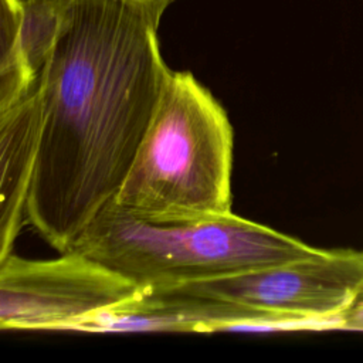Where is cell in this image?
<instances>
[{"label": "cell", "instance_id": "obj_4", "mask_svg": "<svg viewBox=\"0 0 363 363\" xmlns=\"http://www.w3.org/2000/svg\"><path fill=\"white\" fill-rule=\"evenodd\" d=\"M177 286L284 316L299 328H340L363 295V251L318 248L288 262Z\"/></svg>", "mask_w": 363, "mask_h": 363}, {"label": "cell", "instance_id": "obj_3", "mask_svg": "<svg viewBox=\"0 0 363 363\" xmlns=\"http://www.w3.org/2000/svg\"><path fill=\"white\" fill-rule=\"evenodd\" d=\"M316 250L233 211L150 221L111 203L71 248L138 288L241 274L298 259Z\"/></svg>", "mask_w": 363, "mask_h": 363}, {"label": "cell", "instance_id": "obj_6", "mask_svg": "<svg viewBox=\"0 0 363 363\" xmlns=\"http://www.w3.org/2000/svg\"><path fill=\"white\" fill-rule=\"evenodd\" d=\"M250 328H298L292 320L177 285L142 286L111 306L91 312L65 330L94 333L217 332Z\"/></svg>", "mask_w": 363, "mask_h": 363}, {"label": "cell", "instance_id": "obj_11", "mask_svg": "<svg viewBox=\"0 0 363 363\" xmlns=\"http://www.w3.org/2000/svg\"><path fill=\"white\" fill-rule=\"evenodd\" d=\"M126 1H130V3H135V4H139V6H143V7H147L159 14H163V11L166 10V7L173 1V0H126Z\"/></svg>", "mask_w": 363, "mask_h": 363}, {"label": "cell", "instance_id": "obj_8", "mask_svg": "<svg viewBox=\"0 0 363 363\" xmlns=\"http://www.w3.org/2000/svg\"><path fill=\"white\" fill-rule=\"evenodd\" d=\"M21 0H0V112L37 84L20 45Z\"/></svg>", "mask_w": 363, "mask_h": 363}, {"label": "cell", "instance_id": "obj_10", "mask_svg": "<svg viewBox=\"0 0 363 363\" xmlns=\"http://www.w3.org/2000/svg\"><path fill=\"white\" fill-rule=\"evenodd\" d=\"M340 328L349 330H363V295L346 312V315L342 319Z\"/></svg>", "mask_w": 363, "mask_h": 363}, {"label": "cell", "instance_id": "obj_1", "mask_svg": "<svg viewBox=\"0 0 363 363\" xmlns=\"http://www.w3.org/2000/svg\"><path fill=\"white\" fill-rule=\"evenodd\" d=\"M38 72L41 125L27 221L58 254L71 251L113 199L170 72L162 14L126 0H61Z\"/></svg>", "mask_w": 363, "mask_h": 363}, {"label": "cell", "instance_id": "obj_2", "mask_svg": "<svg viewBox=\"0 0 363 363\" xmlns=\"http://www.w3.org/2000/svg\"><path fill=\"white\" fill-rule=\"evenodd\" d=\"M234 133L189 71L170 69L130 166L109 201L150 221L231 211Z\"/></svg>", "mask_w": 363, "mask_h": 363}, {"label": "cell", "instance_id": "obj_9", "mask_svg": "<svg viewBox=\"0 0 363 363\" xmlns=\"http://www.w3.org/2000/svg\"><path fill=\"white\" fill-rule=\"evenodd\" d=\"M61 14V0H21L20 45L37 77L57 37Z\"/></svg>", "mask_w": 363, "mask_h": 363}, {"label": "cell", "instance_id": "obj_7", "mask_svg": "<svg viewBox=\"0 0 363 363\" xmlns=\"http://www.w3.org/2000/svg\"><path fill=\"white\" fill-rule=\"evenodd\" d=\"M41 125L35 86L0 112V262L10 254L23 224Z\"/></svg>", "mask_w": 363, "mask_h": 363}, {"label": "cell", "instance_id": "obj_5", "mask_svg": "<svg viewBox=\"0 0 363 363\" xmlns=\"http://www.w3.org/2000/svg\"><path fill=\"white\" fill-rule=\"evenodd\" d=\"M136 288L77 251L51 259L10 254L0 262V330H65Z\"/></svg>", "mask_w": 363, "mask_h": 363}]
</instances>
